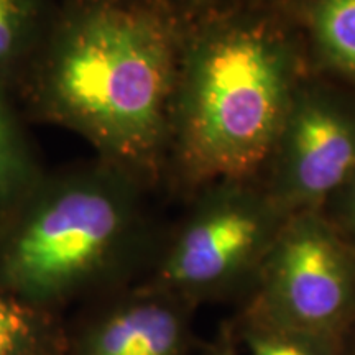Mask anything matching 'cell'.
<instances>
[{
  "instance_id": "cell-1",
  "label": "cell",
  "mask_w": 355,
  "mask_h": 355,
  "mask_svg": "<svg viewBox=\"0 0 355 355\" xmlns=\"http://www.w3.org/2000/svg\"><path fill=\"white\" fill-rule=\"evenodd\" d=\"M165 183L193 198L259 181L308 76L283 0H209L181 12Z\"/></svg>"
},
{
  "instance_id": "cell-2",
  "label": "cell",
  "mask_w": 355,
  "mask_h": 355,
  "mask_svg": "<svg viewBox=\"0 0 355 355\" xmlns=\"http://www.w3.org/2000/svg\"><path fill=\"white\" fill-rule=\"evenodd\" d=\"M181 25L170 0H84L48 69L55 112L146 186L165 180Z\"/></svg>"
},
{
  "instance_id": "cell-3",
  "label": "cell",
  "mask_w": 355,
  "mask_h": 355,
  "mask_svg": "<svg viewBox=\"0 0 355 355\" xmlns=\"http://www.w3.org/2000/svg\"><path fill=\"white\" fill-rule=\"evenodd\" d=\"M133 183L140 181L115 168L58 189L13 243L10 277L25 290L53 293L94 272L130 225Z\"/></svg>"
},
{
  "instance_id": "cell-4",
  "label": "cell",
  "mask_w": 355,
  "mask_h": 355,
  "mask_svg": "<svg viewBox=\"0 0 355 355\" xmlns=\"http://www.w3.org/2000/svg\"><path fill=\"white\" fill-rule=\"evenodd\" d=\"M355 173V94L308 74L260 183L286 217L319 211Z\"/></svg>"
},
{
  "instance_id": "cell-5",
  "label": "cell",
  "mask_w": 355,
  "mask_h": 355,
  "mask_svg": "<svg viewBox=\"0 0 355 355\" xmlns=\"http://www.w3.org/2000/svg\"><path fill=\"white\" fill-rule=\"evenodd\" d=\"M194 212L163 261L176 288L227 282L268 254L288 217L259 181H220L194 194Z\"/></svg>"
},
{
  "instance_id": "cell-6",
  "label": "cell",
  "mask_w": 355,
  "mask_h": 355,
  "mask_svg": "<svg viewBox=\"0 0 355 355\" xmlns=\"http://www.w3.org/2000/svg\"><path fill=\"white\" fill-rule=\"evenodd\" d=\"M265 259L273 298L300 321L329 322L352 300V254L319 211L288 217Z\"/></svg>"
},
{
  "instance_id": "cell-7",
  "label": "cell",
  "mask_w": 355,
  "mask_h": 355,
  "mask_svg": "<svg viewBox=\"0 0 355 355\" xmlns=\"http://www.w3.org/2000/svg\"><path fill=\"white\" fill-rule=\"evenodd\" d=\"M308 73L355 94V0H283Z\"/></svg>"
},
{
  "instance_id": "cell-8",
  "label": "cell",
  "mask_w": 355,
  "mask_h": 355,
  "mask_svg": "<svg viewBox=\"0 0 355 355\" xmlns=\"http://www.w3.org/2000/svg\"><path fill=\"white\" fill-rule=\"evenodd\" d=\"M178 321L165 306L137 304L114 316L97 337L94 355H170Z\"/></svg>"
},
{
  "instance_id": "cell-9",
  "label": "cell",
  "mask_w": 355,
  "mask_h": 355,
  "mask_svg": "<svg viewBox=\"0 0 355 355\" xmlns=\"http://www.w3.org/2000/svg\"><path fill=\"white\" fill-rule=\"evenodd\" d=\"M35 0H0V61L19 46L28 21L33 20Z\"/></svg>"
},
{
  "instance_id": "cell-10",
  "label": "cell",
  "mask_w": 355,
  "mask_h": 355,
  "mask_svg": "<svg viewBox=\"0 0 355 355\" xmlns=\"http://www.w3.org/2000/svg\"><path fill=\"white\" fill-rule=\"evenodd\" d=\"M30 337V319L13 301L0 296V355H19Z\"/></svg>"
},
{
  "instance_id": "cell-11",
  "label": "cell",
  "mask_w": 355,
  "mask_h": 355,
  "mask_svg": "<svg viewBox=\"0 0 355 355\" xmlns=\"http://www.w3.org/2000/svg\"><path fill=\"white\" fill-rule=\"evenodd\" d=\"M334 230L343 229L355 239V173L319 209Z\"/></svg>"
},
{
  "instance_id": "cell-12",
  "label": "cell",
  "mask_w": 355,
  "mask_h": 355,
  "mask_svg": "<svg viewBox=\"0 0 355 355\" xmlns=\"http://www.w3.org/2000/svg\"><path fill=\"white\" fill-rule=\"evenodd\" d=\"M20 162L13 141L12 128L8 125L7 115L3 112L0 102V196L12 189L13 183L19 178Z\"/></svg>"
},
{
  "instance_id": "cell-13",
  "label": "cell",
  "mask_w": 355,
  "mask_h": 355,
  "mask_svg": "<svg viewBox=\"0 0 355 355\" xmlns=\"http://www.w3.org/2000/svg\"><path fill=\"white\" fill-rule=\"evenodd\" d=\"M257 355H308L303 350L290 344L261 343L257 345Z\"/></svg>"
},
{
  "instance_id": "cell-14",
  "label": "cell",
  "mask_w": 355,
  "mask_h": 355,
  "mask_svg": "<svg viewBox=\"0 0 355 355\" xmlns=\"http://www.w3.org/2000/svg\"><path fill=\"white\" fill-rule=\"evenodd\" d=\"M170 2L173 3V6L178 7V10L184 12V10H189V8H193V7L201 6V3L209 2V0H170Z\"/></svg>"
}]
</instances>
